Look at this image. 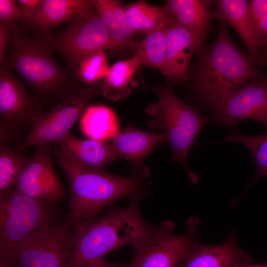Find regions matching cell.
<instances>
[{
    "instance_id": "24",
    "label": "cell",
    "mask_w": 267,
    "mask_h": 267,
    "mask_svg": "<svg viewBox=\"0 0 267 267\" xmlns=\"http://www.w3.org/2000/svg\"><path fill=\"white\" fill-rule=\"evenodd\" d=\"M56 176L53 170L49 144L36 146L34 155L30 157L15 183L16 187Z\"/></svg>"
},
{
    "instance_id": "11",
    "label": "cell",
    "mask_w": 267,
    "mask_h": 267,
    "mask_svg": "<svg viewBox=\"0 0 267 267\" xmlns=\"http://www.w3.org/2000/svg\"><path fill=\"white\" fill-rule=\"evenodd\" d=\"M210 121L236 126L250 119L267 127V76L262 75L221 99L212 109Z\"/></svg>"
},
{
    "instance_id": "23",
    "label": "cell",
    "mask_w": 267,
    "mask_h": 267,
    "mask_svg": "<svg viewBox=\"0 0 267 267\" xmlns=\"http://www.w3.org/2000/svg\"><path fill=\"white\" fill-rule=\"evenodd\" d=\"M167 31V27H165L152 31L132 46L136 50L135 55L140 59L142 65L156 69L164 75L166 66Z\"/></svg>"
},
{
    "instance_id": "2",
    "label": "cell",
    "mask_w": 267,
    "mask_h": 267,
    "mask_svg": "<svg viewBox=\"0 0 267 267\" xmlns=\"http://www.w3.org/2000/svg\"><path fill=\"white\" fill-rule=\"evenodd\" d=\"M139 205L135 198L125 208H113L101 217L72 222L73 243L66 267H81L138 241L151 226L142 218Z\"/></svg>"
},
{
    "instance_id": "13",
    "label": "cell",
    "mask_w": 267,
    "mask_h": 267,
    "mask_svg": "<svg viewBox=\"0 0 267 267\" xmlns=\"http://www.w3.org/2000/svg\"><path fill=\"white\" fill-rule=\"evenodd\" d=\"M211 17L234 29L244 44L251 61L255 65L264 66L260 53L262 44L251 19L249 0H214Z\"/></svg>"
},
{
    "instance_id": "15",
    "label": "cell",
    "mask_w": 267,
    "mask_h": 267,
    "mask_svg": "<svg viewBox=\"0 0 267 267\" xmlns=\"http://www.w3.org/2000/svg\"><path fill=\"white\" fill-rule=\"evenodd\" d=\"M252 259L238 246L235 234L217 245H204L195 242L180 267H242Z\"/></svg>"
},
{
    "instance_id": "21",
    "label": "cell",
    "mask_w": 267,
    "mask_h": 267,
    "mask_svg": "<svg viewBox=\"0 0 267 267\" xmlns=\"http://www.w3.org/2000/svg\"><path fill=\"white\" fill-rule=\"evenodd\" d=\"M125 10L135 33L146 35L155 30L168 27L175 21L166 4L154 6L145 0H137L126 5Z\"/></svg>"
},
{
    "instance_id": "4",
    "label": "cell",
    "mask_w": 267,
    "mask_h": 267,
    "mask_svg": "<svg viewBox=\"0 0 267 267\" xmlns=\"http://www.w3.org/2000/svg\"><path fill=\"white\" fill-rule=\"evenodd\" d=\"M8 49L3 61L41 96L62 98L79 90L71 73L54 59L52 46L39 35L29 37L14 24Z\"/></svg>"
},
{
    "instance_id": "8",
    "label": "cell",
    "mask_w": 267,
    "mask_h": 267,
    "mask_svg": "<svg viewBox=\"0 0 267 267\" xmlns=\"http://www.w3.org/2000/svg\"><path fill=\"white\" fill-rule=\"evenodd\" d=\"M104 92L102 81H100L61 98L50 109L41 113L28 135L17 144L16 148L22 151L31 146L59 142L69 133L90 101Z\"/></svg>"
},
{
    "instance_id": "16",
    "label": "cell",
    "mask_w": 267,
    "mask_h": 267,
    "mask_svg": "<svg viewBox=\"0 0 267 267\" xmlns=\"http://www.w3.org/2000/svg\"><path fill=\"white\" fill-rule=\"evenodd\" d=\"M166 141L164 133L144 131L130 125L119 131L111 143L117 158H123L134 165L136 171L149 173L142 161L155 147Z\"/></svg>"
},
{
    "instance_id": "31",
    "label": "cell",
    "mask_w": 267,
    "mask_h": 267,
    "mask_svg": "<svg viewBox=\"0 0 267 267\" xmlns=\"http://www.w3.org/2000/svg\"><path fill=\"white\" fill-rule=\"evenodd\" d=\"M17 2L22 15L20 19L25 27L38 28L37 19L44 0H18Z\"/></svg>"
},
{
    "instance_id": "34",
    "label": "cell",
    "mask_w": 267,
    "mask_h": 267,
    "mask_svg": "<svg viewBox=\"0 0 267 267\" xmlns=\"http://www.w3.org/2000/svg\"><path fill=\"white\" fill-rule=\"evenodd\" d=\"M81 267H127V266L121 263H108L103 258H101L91 261Z\"/></svg>"
},
{
    "instance_id": "14",
    "label": "cell",
    "mask_w": 267,
    "mask_h": 267,
    "mask_svg": "<svg viewBox=\"0 0 267 267\" xmlns=\"http://www.w3.org/2000/svg\"><path fill=\"white\" fill-rule=\"evenodd\" d=\"M167 59L164 76L171 84L187 80L191 60L199 47L197 40L175 20L167 27Z\"/></svg>"
},
{
    "instance_id": "30",
    "label": "cell",
    "mask_w": 267,
    "mask_h": 267,
    "mask_svg": "<svg viewBox=\"0 0 267 267\" xmlns=\"http://www.w3.org/2000/svg\"><path fill=\"white\" fill-rule=\"evenodd\" d=\"M249 3L253 24L262 44L261 49L267 48V0H250Z\"/></svg>"
},
{
    "instance_id": "5",
    "label": "cell",
    "mask_w": 267,
    "mask_h": 267,
    "mask_svg": "<svg viewBox=\"0 0 267 267\" xmlns=\"http://www.w3.org/2000/svg\"><path fill=\"white\" fill-rule=\"evenodd\" d=\"M151 89L158 101L146 108L150 116L148 126L164 131L172 151L171 160L183 165L191 181L196 183L198 178L188 167V154L196 136L210 120L178 97L172 88L155 86Z\"/></svg>"
},
{
    "instance_id": "20",
    "label": "cell",
    "mask_w": 267,
    "mask_h": 267,
    "mask_svg": "<svg viewBox=\"0 0 267 267\" xmlns=\"http://www.w3.org/2000/svg\"><path fill=\"white\" fill-rule=\"evenodd\" d=\"M94 5L116 46H132L135 33L125 5L118 0H93Z\"/></svg>"
},
{
    "instance_id": "18",
    "label": "cell",
    "mask_w": 267,
    "mask_h": 267,
    "mask_svg": "<svg viewBox=\"0 0 267 267\" xmlns=\"http://www.w3.org/2000/svg\"><path fill=\"white\" fill-rule=\"evenodd\" d=\"M59 143L57 149L62 153L87 166L102 167L117 159L111 144L78 138L70 133Z\"/></svg>"
},
{
    "instance_id": "1",
    "label": "cell",
    "mask_w": 267,
    "mask_h": 267,
    "mask_svg": "<svg viewBox=\"0 0 267 267\" xmlns=\"http://www.w3.org/2000/svg\"><path fill=\"white\" fill-rule=\"evenodd\" d=\"M196 51L197 60L187 79L197 95L212 109L223 97L263 74L234 43L223 23L214 42Z\"/></svg>"
},
{
    "instance_id": "29",
    "label": "cell",
    "mask_w": 267,
    "mask_h": 267,
    "mask_svg": "<svg viewBox=\"0 0 267 267\" xmlns=\"http://www.w3.org/2000/svg\"><path fill=\"white\" fill-rule=\"evenodd\" d=\"M15 189L29 197L47 202L57 201L63 197L65 194L57 176L17 186Z\"/></svg>"
},
{
    "instance_id": "22",
    "label": "cell",
    "mask_w": 267,
    "mask_h": 267,
    "mask_svg": "<svg viewBox=\"0 0 267 267\" xmlns=\"http://www.w3.org/2000/svg\"><path fill=\"white\" fill-rule=\"evenodd\" d=\"M80 125L86 136L101 142L112 139L119 131L116 115L103 105L88 107L81 116Z\"/></svg>"
},
{
    "instance_id": "37",
    "label": "cell",
    "mask_w": 267,
    "mask_h": 267,
    "mask_svg": "<svg viewBox=\"0 0 267 267\" xmlns=\"http://www.w3.org/2000/svg\"><path fill=\"white\" fill-rule=\"evenodd\" d=\"M0 267H10L6 263L0 261Z\"/></svg>"
},
{
    "instance_id": "7",
    "label": "cell",
    "mask_w": 267,
    "mask_h": 267,
    "mask_svg": "<svg viewBox=\"0 0 267 267\" xmlns=\"http://www.w3.org/2000/svg\"><path fill=\"white\" fill-rule=\"evenodd\" d=\"M198 224V218H189L186 231L181 235L173 233L175 224L171 221L151 225L132 245L133 255L127 267H180L195 242Z\"/></svg>"
},
{
    "instance_id": "27",
    "label": "cell",
    "mask_w": 267,
    "mask_h": 267,
    "mask_svg": "<svg viewBox=\"0 0 267 267\" xmlns=\"http://www.w3.org/2000/svg\"><path fill=\"white\" fill-rule=\"evenodd\" d=\"M29 158L6 146L0 149V196L10 191Z\"/></svg>"
},
{
    "instance_id": "10",
    "label": "cell",
    "mask_w": 267,
    "mask_h": 267,
    "mask_svg": "<svg viewBox=\"0 0 267 267\" xmlns=\"http://www.w3.org/2000/svg\"><path fill=\"white\" fill-rule=\"evenodd\" d=\"M72 222L51 221L17 249L10 267H66L72 249Z\"/></svg>"
},
{
    "instance_id": "35",
    "label": "cell",
    "mask_w": 267,
    "mask_h": 267,
    "mask_svg": "<svg viewBox=\"0 0 267 267\" xmlns=\"http://www.w3.org/2000/svg\"><path fill=\"white\" fill-rule=\"evenodd\" d=\"M260 53L264 66H267V47L262 49Z\"/></svg>"
},
{
    "instance_id": "36",
    "label": "cell",
    "mask_w": 267,
    "mask_h": 267,
    "mask_svg": "<svg viewBox=\"0 0 267 267\" xmlns=\"http://www.w3.org/2000/svg\"><path fill=\"white\" fill-rule=\"evenodd\" d=\"M242 267H267V263L264 264L251 265L249 264Z\"/></svg>"
},
{
    "instance_id": "28",
    "label": "cell",
    "mask_w": 267,
    "mask_h": 267,
    "mask_svg": "<svg viewBox=\"0 0 267 267\" xmlns=\"http://www.w3.org/2000/svg\"><path fill=\"white\" fill-rule=\"evenodd\" d=\"M109 68L105 52L100 50L84 57L74 72L77 80L89 85L104 79Z\"/></svg>"
},
{
    "instance_id": "32",
    "label": "cell",
    "mask_w": 267,
    "mask_h": 267,
    "mask_svg": "<svg viewBox=\"0 0 267 267\" xmlns=\"http://www.w3.org/2000/svg\"><path fill=\"white\" fill-rule=\"evenodd\" d=\"M21 16L17 0H0V22L14 25Z\"/></svg>"
},
{
    "instance_id": "25",
    "label": "cell",
    "mask_w": 267,
    "mask_h": 267,
    "mask_svg": "<svg viewBox=\"0 0 267 267\" xmlns=\"http://www.w3.org/2000/svg\"><path fill=\"white\" fill-rule=\"evenodd\" d=\"M232 142L240 143L250 151L257 167V173L249 187L250 188L259 178L267 176V131L263 135L250 136L235 130L226 138L207 143Z\"/></svg>"
},
{
    "instance_id": "3",
    "label": "cell",
    "mask_w": 267,
    "mask_h": 267,
    "mask_svg": "<svg viewBox=\"0 0 267 267\" xmlns=\"http://www.w3.org/2000/svg\"><path fill=\"white\" fill-rule=\"evenodd\" d=\"M57 162L69 183V220L72 222L95 217L105 207L119 198L137 196L145 190L135 173L123 177L107 172L103 167L80 164L56 149ZM144 177V176H143Z\"/></svg>"
},
{
    "instance_id": "9",
    "label": "cell",
    "mask_w": 267,
    "mask_h": 267,
    "mask_svg": "<svg viewBox=\"0 0 267 267\" xmlns=\"http://www.w3.org/2000/svg\"><path fill=\"white\" fill-rule=\"evenodd\" d=\"M39 35L64 57L73 71L89 54L115 47L95 7L69 23L58 34H52L49 31Z\"/></svg>"
},
{
    "instance_id": "19",
    "label": "cell",
    "mask_w": 267,
    "mask_h": 267,
    "mask_svg": "<svg viewBox=\"0 0 267 267\" xmlns=\"http://www.w3.org/2000/svg\"><path fill=\"white\" fill-rule=\"evenodd\" d=\"M95 7L93 0H44L37 19L41 33L80 17Z\"/></svg>"
},
{
    "instance_id": "26",
    "label": "cell",
    "mask_w": 267,
    "mask_h": 267,
    "mask_svg": "<svg viewBox=\"0 0 267 267\" xmlns=\"http://www.w3.org/2000/svg\"><path fill=\"white\" fill-rule=\"evenodd\" d=\"M142 65L137 55L129 59L118 61L110 67L102 81L104 93L108 91H117L121 96L129 93L128 86L137 69Z\"/></svg>"
},
{
    "instance_id": "12",
    "label": "cell",
    "mask_w": 267,
    "mask_h": 267,
    "mask_svg": "<svg viewBox=\"0 0 267 267\" xmlns=\"http://www.w3.org/2000/svg\"><path fill=\"white\" fill-rule=\"evenodd\" d=\"M42 112L38 100L29 94L5 63H0V114L2 119L14 126H31Z\"/></svg>"
},
{
    "instance_id": "6",
    "label": "cell",
    "mask_w": 267,
    "mask_h": 267,
    "mask_svg": "<svg viewBox=\"0 0 267 267\" xmlns=\"http://www.w3.org/2000/svg\"><path fill=\"white\" fill-rule=\"evenodd\" d=\"M48 202L26 196L15 189L0 196V261L8 264L29 236L53 220Z\"/></svg>"
},
{
    "instance_id": "17",
    "label": "cell",
    "mask_w": 267,
    "mask_h": 267,
    "mask_svg": "<svg viewBox=\"0 0 267 267\" xmlns=\"http://www.w3.org/2000/svg\"><path fill=\"white\" fill-rule=\"evenodd\" d=\"M214 0H167L166 5L175 21L197 40L199 46L204 44L212 29L211 12Z\"/></svg>"
},
{
    "instance_id": "33",
    "label": "cell",
    "mask_w": 267,
    "mask_h": 267,
    "mask_svg": "<svg viewBox=\"0 0 267 267\" xmlns=\"http://www.w3.org/2000/svg\"><path fill=\"white\" fill-rule=\"evenodd\" d=\"M13 25L0 22V63L3 61L5 52L8 48Z\"/></svg>"
}]
</instances>
